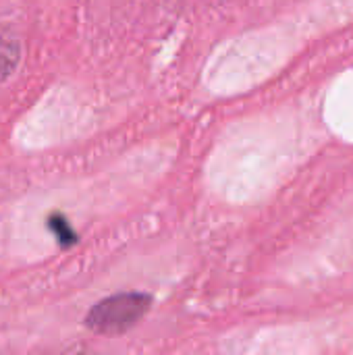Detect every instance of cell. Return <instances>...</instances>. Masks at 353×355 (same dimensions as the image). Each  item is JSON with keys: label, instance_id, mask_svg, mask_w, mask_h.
<instances>
[{"label": "cell", "instance_id": "1", "mask_svg": "<svg viewBox=\"0 0 353 355\" xmlns=\"http://www.w3.org/2000/svg\"><path fill=\"white\" fill-rule=\"evenodd\" d=\"M148 293H119L98 302L85 316V327L100 335H121L133 329L150 310Z\"/></svg>", "mask_w": 353, "mask_h": 355}, {"label": "cell", "instance_id": "2", "mask_svg": "<svg viewBox=\"0 0 353 355\" xmlns=\"http://www.w3.org/2000/svg\"><path fill=\"white\" fill-rule=\"evenodd\" d=\"M48 227H50V231L56 235V239H58V243H60V245H73V243L77 241L75 231L71 229V225L67 223V218H64V216H60V214L50 216Z\"/></svg>", "mask_w": 353, "mask_h": 355}]
</instances>
